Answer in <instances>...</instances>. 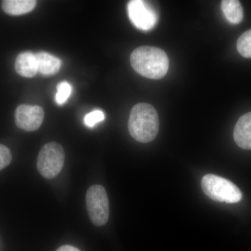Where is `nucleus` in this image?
<instances>
[{
  "label": "nucleus",
  "mask_w": 251,
  "mask_h": 251,
  "mask_svg": "<svg viewBox=\"0 0 251 251\" xmlns=\"http://www.w3.org/2000/svg\"><path fill=\"white\" fill-rule=\"evenodd\" d=\"M130 60L135 72L150 79H161L169 69V59L166 52L152 46H142L134 50Z\"/></svg>",
  "instance_id": "f257e3e1"
},
{
  "label": "nucleus",
  "mask_w": 251,
  "mask_h": 251,
  "mask_svg": "<svg viewBox=\"0 0 251 251\" xmlns=\"http://www.w3.org/2000/svg\"><path fill=\"white\" fill-rule=\"evenodd\" d=\"M158 130L159 118L152 105L140 103L133 106L128 119V130L132 138L140 143H150L155 139Z\"/></svg>",
  "instance_id": "f03ea898"
},
{
  "label": "nucleus",
  "mask_w": 251,
  "mask_h": 251,
  "mask_svg": "<svg viewBox=\"0 0 251 251\" xmlns=\"http://www.w3.org/2000/svg\"><path fill=\"white\" fill-rule=\"evenodd\" d=\"M201 186L206 196L216 202L234 204L242 201V193L239 188L232 181L217 175H204Z\"/></svg>",
  "instance_id": "7ed1b4c3"
},
{
  "label": "nucleus",
  "mask_w": 251,
  "mask_h": 251,
  "mask_svg": "<svg viewBox=\"0 0 251 251\" xmlns=\"http://www.w3.org/2000/svg\"><path fill=\"white\" fill-rule=\"evenodd\" d=\"M65 153L59 143H49L41 148L37 159V169L46 179H53L62 171Z\"/></svg>",
  "instance_id": "20e7f679"
},
{
  "label": "nucleus",
  "mask_w": 251,
  "mask_h": 251,
  "mask_svg": "<svg viewBox=\"0 0 251 251\" xmlns=\"http://www.w3.org/2000/svg\"><path fill=\"white\" fill-rule=\"evenodd\" d=\"M86 204L91 221L97 226L106 224L110 208L106 191L103 186L94 185L87 190Z\"/></svg>",
  "instance_id": "39448f33"
},
{
  "label": "nucleus",
  "mask_w": 251,
  "mask_h": 251,
  "mask_svg": "<svg viewBox=\"0 0 251 251\" xmlns=\"http://www.w3.org/2000/svg\"><path fill=\"white\" fill-rule=\"evenodd\" d=\"M130 21L143 31L152 29L158 23V14L151 5L142 0H132L127 5Z\"/></svg>",
  "instance_id": "423d86ee"
},
{
  "label": "nucleus",
  "mask_w": 251,
  "mask_h": 251,
  "mask_svg": "<svg viewBox=\"0 0 251 251\" xmlns=\"http://www.w3.org/2000/svg\"><path fill=\"white\" fill-rule=\"evenodd\" d=\"M44 118V109L39 105L23 104L16 108L15 122L18 128L26 131L39 129Z\"/></svg>",
  "instance_id": "0eeeda50"
},
{
  "label": "nucleus",
  "mask_w": 251,
  "mask_h": 251,
  "mask_svg": "<svg viewBox=\"0 0 251 251\" xmlns=\"http://www.w3.org/2000/svg\"><path fill=\"white\" fill-rule=\"evenodd\" d=\"M234 139L239 148L251 150V112L238 120L234 126Z\"/></svg>",
  "instance_id": "6e6552de"
},
{
  "label": "nucleus",
  "mask_w": 251,
  "mask_h": 251,
  "mask_svg": "<svg viewBox=\"0 0 251 251\" xmlns=\"http://www.w3.org/2000/svg\"><path fill=\"white\" fill-rule=\"evenodd\" d=\"M15 69L18 75L25 77L35 76L38 73L35 54L23 52L18 54L15 62Z\"/></svg>",
  "instance_id": "1a4fd4ad"
},
{
  "label": "nucleus",
  "mask_w": 251,
  "mask_h": 251,
  "mask_svg": "<svg viewBox=\"0 0 251 251\" xmlns=\"http://www.w3.org/2000/svg\"><path fill=\"white\" fill-rule=\"evenodd\" d=\"M37 61L38 72L49 76L54 75L60 70L62 61L52 54L46 52H39L35 54Z\"/></svg>",
  "instance_id": "9d476101"
},
{
  "label": "nucleus",
  "mask_w": 251,
  "mask_h": 251,
  "mask_svg": "<svg viewBox=\"0 0 251 251\" xmlns=\"http://www.w3.org/2000/svg\"><path fill=\"white\" fill-rule=\"evenodd\" d=\"M36 1L34 0H4L2 1L3 11L11 16H21L34 9Z\"/></svg>",
  "instance_id": "9b49d317"
},
{
  "label": "nucleus",
  "mask_w": 251,
  "mask_h": 251,
  "mask_svg": "<svg viewBox=\"0 0 251 251\" xmlns=\"http://www.w3.org/2000/svg\"><path fill=\"white\" fill-rule=\"evenodd\" d=\"M221 9L225 17L232 24H239L244 18V11L240 1L237 0H224L221 2Z\"/></svg>",
  "instance_id": "f8f14e48"
},
{
  "label": "nucleus",
  "mask_w": 251,
  "mask_h": 251,
  "mask_svg": "<svg viewBox=\"0 0 251 251\" xmlns=\"http://www.w3.org/2000/svg\"><path fill=\"white\" fill-rule=\"evenodd\" d=\"M238 52L246 58H251V29L240 36L237 43Z\"/></svg>",
  "instance_id": "ddd939ff"
},
{
  "label": "nucleus",
  "mask_w": 251,
  "mask_h": 251,
  "mask_svg": "<svg viewBox=\"0 0 251 251\" xmlns=\"http://www.w3.org/2000/svg\"><path fill=\"white\" fill-rule=\"evenodd\" d=\"M72 93V87L67 81L59 82L57 86V93L55 94L56 103L62 105L66 103Z\"/></svg>",
  "instance_id": "4468645a"
},
{
  "label": "nucleus",
  "mask_w": 251,
  "mask_h": 251,
  "mask_svg": "<svg viewBox=\"0 0 251 251\" xmlns=\"http://www.w3.org/2000/svg\"><path fill=\"white\" fill-rule=\"evenodd\" d=\"M105 118V114L102 110H95L85 115L84 123L87 127L92 128L99 122H103Z\"/></svg>",
  "instance_id": "2eb2a0df"
},
{
  "label": "nucleus",
  "mask_w": 251,
  "mask_h": 251,
  "mask_svg": "<svg viewBox=\"0 0 251 251\" xmlns=\"http://www.w3.org/2000/svg\"><path fill=\"white\" fill-rule=\"evenodd\" d=\"M12 160V155L7 147L0 144V171L9 166Z\"/></svg>",
  "instance_id": "dca6fc26"
},
{
  "label": "nucleus",
  "mask_w": 251,
  "mask_h": 251,
  "mask_svg": "<svg viewBox=\"0 0 251 251\" xmlns=\"http://www.w3.org/2000/svg\"><path fill=\"white\" fill-rule=\"evenodd\" d=\"M57 251H80L77 248L72 247L70 245H64L59 247Z\"/></svg>",
  "instance_id": "f3484780"
}]
</instances>
